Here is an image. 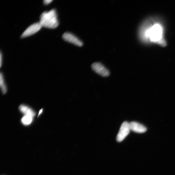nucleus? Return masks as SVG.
<instances>
[{"label": "nucleus", "mask_w": 175, "mask_h": 175, "mask_svg": "<svg viewBox=\"0 0 175 175\" xmlns=\"http://www.w3.org/2000/svg\"><path fill=\"white\" fill-rule=\"evenodd\" d=\"M42 27L40 22L34 23L26 29L22 34L21 37L25 38L33 35L40 30Z\"/></svg>", "instance_id": "obj_6"}, {"label": "nucleus", "mask_w": 175, "mask_h": 175, "mask_svg": "<svg viewBox=\"0 0 175 175\" xmlns=\"http://www.w3.org/2000/svg\"><path fill=\"white\" fill-rule=\"evenodd\" d=\"M62 37L64 40L77 46L82 47L83 43L82 41L73 34L69 32H66L63 34Z\"/></svg>", "instance_id": "obj_5"}, {"label": "nucleus", "mask_w": 175, "mask_h": 175, "mask_svg": "<svg viewBox=\"0 0 175 175\" xmlns=\"http://www.w3.org/2000/svg\"><path fill=\"white\" fill-rule=\"evenodd\" d=\"M42 27L54 29L59 25L56 10H51L42 13L40 17V22Z\"/></svg>", "instance_id": "obj_1"}, {"label": "nucleus", "mask_w": 175, "mask_h": 175, "mask_svg": "<svg viewBox=\"0 0 175 175\" xmlns=\"http://www.w3.org/2000/svg\"><path fill=\"white\" fill-rule=\"evenodd\" d=\"M91 67L95 72L103 77H108L110 75L108 69L100 63H94L92 64Z\"/></svg>", "instance_id": "obj_4"}, {"label": "nucleus", "mask_w": 175, "mask_h": 175, "mask_svg": "<svg viewBox=\"0 0 175 175\" xmlns=\"http://www.w3.org/2000/svg\"><path fill=\"white\" fill-rule=\"evenodd\" d=\"M2 54L1 52V54H0V66H1V67L2 66Z\"/></svg>", "instance_id": "obj_12"}, {"label": "nucleus", "mask_w": 175, "mask_h": 175, "mask_svg": "<svg viewBox=\"0 0 175 175\" xmlns=\"http://www.w3.org/2000/svg\"><path fill=\"white\" fill-rule=\"evenodd\" d=\"M43 109H42L40 110V112H39V114H38V117L39 116H40L42 113L43 112Z\"/></svg>", "instance_id": "obj_13"}, {"label": "nucleus", "mask_w": 175, "mask_h": 175, "mask_svg": "<svg viewBox=\"0 0 175 175\" xmlns=\"http://www.w3.org/2000/svg\"><path fill=\"white\" fill-rule=\"evenodd\" d=\"M0 85L2 94H5L7 91V89L5 83L3 75L2 73L0 75Z\"/></svg>", "instance_id": "obj_10"}, {"label": "nucleus", "mask_w": 175, "mask_h": 175, "mask_svg": "<svg viewBox=\"0 0 175 175\" xmlns=\"http://www.w3.org/2000/svg\"><path fill=\"white\" fill-rule=\"evenodd\" d=\"M129 126L131 130L136 133H144L147 130L146 127L136 122L133 121L130 123Z\"/></svg>", "instance_id": "obj_7"}, {"label": "nucleus", "mask_w": 175, "mask_h": 175, "mask_svg": "<svg viewBox=\"0 0 175 175\" xmlns=\"http://www.w3.org/2000/svg\"><path fill=\"white\" fill-rule=\"evenodd\" d=\"M34 120V118L28 115H24L21 119V122L23 125L27 126L31 125L33 122Z\"/></svg>", "instance_id": "obj_9"}, {"label": "nucleus", "mask_w": 175, "mask_h": 175, "mask_svg": "<svg viewBox=\"0 0 175 175\" xmlns=\"http://www.w3.org/2000/svg\"><path fill=\"white\" fill-rule=\"evenodd\" d=\"M19 111L24 115L30 116L34 118L36 113L34 110L30 107L22 104L19 106Z\"/></svg>", "instance_id": "obj_8"}, {"label": "nucleus", "mask_w": 175, "mask_h": 175, "mask_svg": "<svg viewBox=\"0 0 175 175\" xmlns=\"http://www.w3.org/2000/svg\"><path fill=\"white\" fill-rule=\"evenodd\" d=\"M146 35L151 41L160 42L162 37V30L161 26L158 24L153 25L147 31Z\"/></svg>", "instance_id": "obj_2"}, {"label": "nucleus", "mask_w": 175, "mask_h": 175, "mask_svg": "<svg viewBox=\"0 0 175 175\" xmlns=\"http://www.w3.org/2000/svg\"><path fill=\"white\" fill-rule=\"evenodd\" d=\"M52 1V0H44V3L45 5H48Z\"/></svg>", "instance_id": "obj_11"}, {"label": "nucleus", "mask_w": 175, "mask_h": 175, "mask_svg": "<svg viewBox=\"0 0 175 175\" xmlns=\"http://www.w3.org/2000/svg\"><path fill=\"white\" fill-rule=\"evenodd\" d=\"M131 129L129 123L127 121L123 122L122 124L119 131L116 136V140L121 142L124 140L129 133Z\"/></svg>", "instance_id": "obj_3"}]
</instances>
